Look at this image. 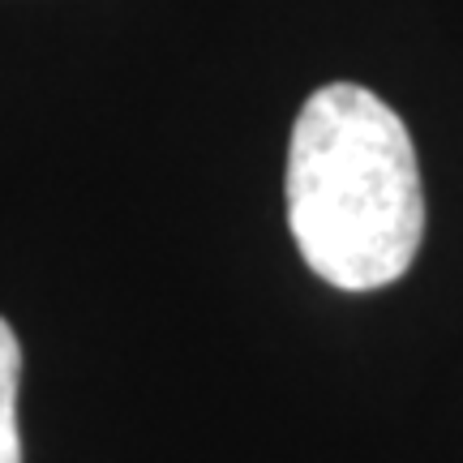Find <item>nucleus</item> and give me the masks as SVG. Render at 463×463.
<instances>
[{
  "label": "nucleus",
  "instance_id": "f257e3e1",
  "mask_svg": "<svg viewBox=\"0 0 463 463\" xmlns=\"http://www.w3.org/2000/svg\"><path fill=\"white\" fill-rule=\"evenodd\" d=\"M288 228L305 266L344 292L408 275L425 236L420 164L403 120L352 82L314 90L288 142Z\"/></svg>",
  "mask_w": 463,
  "mask_h": 463
},
{
  "label": "nucleus",
  "instance_id": "f03ea898",
  "mask_svg": "<svg viewBox=\"0 0 463 463\" xmlns=\"http://www.w3.org/2000/svg\"><path fill=\"white\" fill-rule=\"evenodd\" d=\"M17 382H22V344H17L14 326L0 317V463H22Z\"/></svg>",
  "mask_w": 463,
  "mask_h": 463
}]
</instances>
